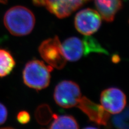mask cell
<instances>
[{
    "label": "cell",
    "instance_id": "1",
    "mask_svg": "<svg viewBox=\"0 0 129 129\" xmlns=\"http://www.w3.org/2000/svg\"><path fill=\"white\" fill-rule=\"evenodd\" d=\"M35 17L28 8L15 6L8 10L4 16V24L10 33L16 36L30 34L35 25Z\"/></svg>",
    "mask_w": 129,
    "mask_h": 129
},
{
    "label": "cell",
    "instance_id": "2",
    "mask_svg": "<svg viewBox=\"0 0 129 129\" xmlns=\"http://www.w3.org/2000/svg\"><path fill=\"white\" fill-rule=\"evenodd\" d=\"M53 68L42 61L32 60L28 62L23 71V79L27 87L36 90L46 88L50 82V73Z\"/></svg>",
    "mask_w": 129,
    "mask_h": 129
},
{
    "label": "cell",
    "instance_id": "3",
    "mask_svg": "<svg viewBox=\"0 0 129 129\" xmlns=\"http://www.w3.org/2000/svg\"><path fill=\"white\" fill-rule=\"evenodd\" d=\"M39 52L42 58L52 67L61 70L66 65L67 59L57 36L43 41L39 47Z\"/></svg>",
    "mask_w": 129,
    "mask_h": 129
},
{
    "label": "cell",
    "instance_id": "4",
    "mask_svg": "<svg viewBox=\"0 0 129 129\" xmlns=\"http://www.w3.org/2000/svg\"><path fill=\"white\" fill-rule=\"evenodd\" d=\"M79 86L71 81H63L55 87L54 99L56 103L63 108L77 106L81 98Z\"/></svg>",
    "mask_w": 129,
    "mask_h": 129
},
{
    "label": "cell",
    "instance_id": "5",
    "mask_svg": "<svg viewBox=\"0 0 129 129\" xmlns=\"http://www.w3.org/2000/svg\"><path fill=\"white\" fill-rule=\"evenodd\" d=\"M101 23V17L98 12L90 8L79 11L74 18L76 29L85 36H90L98 31Z\"/></svg>",
    "mask_w": 129,
    "mask_h": 129
},
{
    "label": "cell",
    "instance_id": "6",
    "mask_svg": "<svg viewBox=\"0 0 129 129\" xmlns=\"http://www.w3.org/2000/svg\"><path fill=\"white\" fill-rule=\"evenodd\" d=\"M100 101L109 113L116 114L122 111L126 106V98L124 92L117 88H109L101 94Z\"/></svg>",
    "mask_w": 129,
    "mask_h": 129
},
{
    "label": "cell",
    "instance_id": "7",
    "mask_svg": "<svg viewBox=\"0 0 129 129\" xmlns=\"http://www.w3.org/2000/svg\"><path fill=\"white\" fill-rule=\"evenodd\" d=\"M77 107L91 121L101 125L106 126L108 125L110 114L102 106L92 102L86 97H82Z\"/></svg>",
    "mask_w": 129,
    "mask_h": 129
},
{
    "label": "cell",
    "instance_id": "8",
    "mask_svg": "<svg viewBox=\"0 0 129 129\" xmlns=\"http://www.w3.org/2000/svg\"><path fill=\"white\" fill-rule=\"evenodd\" d=\"M83 0H46L45 6L59 18L68 17L85 3Z\"/></svg>",
    "mask_w": 129,
    "mask_h": 129
},
{
    "label": "cell",
    "instance_id": "9",
    "mask_svg": "<svg viewBox=\"0 0 129 129\" xmlns=\"http://www.w3.org/2000/svg\"><path fill=\"white\" fill-rule=\"evenodd\" d=\"M62 49L67 60L76 61L83 55L86 56V48L83 39L72 37L67 38L61 44Z\"/></svg>",
    "mask_w": 129,
    "mask_h": 129
},
{
    "label": "cell",
    "instance_id": "10",
    "mask_svg": "<svg viewBox=\"0 0 129 129\" xmlns=\"http://www.w3.org/2000/svg\"><path fill=\"white\" fill-rule=\"evenodd\" d=\"M100 15L107 22L114 21L116 14L123 7L122 0H95Z\"/></svg>",
    "mask_w": 129,
    "mask_h": 129
},
{
    "label": "cell",
    "instance_id": "11",
    "mask_svg": "<svg viewBox=\"0 0 129 129\" xmlns=\"http://www.w3.org/2000/svg\"><path fill=\"white\" fill-rule=\"evenodd\" d=\"M15 64V60L10 52L0 48V77L9 75L13 71Z\"/></svg>",
    "mask_w": 129,
    "mask_h": 129
},
{
    "label": "cell",
    "instance_id": "12",
    "mask_svg": "<svg viewBox=\"0 0 129 129\" xmlns=\"http://www.w3.org/2000/svg\"><path fill=\"white\" fill-rule=\"evenodd\" d=\"M53 118L54 120L50 129H79L76 120L71 116H57L54 115Z\"/></svg>",
    "mask_w": 129,
    "mask_h": 129
},
{
    "label": "cell",
    "instance_id": "13",
    "mask_svg": "<svg viewBox=\"0 0 129 129\" xmlns=\"http://www.w3.org/2000/svg\"><path fill=\"white\" fill-rule=\"evenodd\" d=\"M36 118L40 124H46L49 122L51 117V111L50 108L46 105L40 106L36 113Z\"/></svg>",
    "mask_w": 129,
    "mask_h": 129
},
{
    "label": "cell",
    "instance_id": "14",
    "mask_svg": "<svg viewBox=\"0 0 129 129\" xmlns=\"http://www.w3.org/2000/svg\"><path fill=\"white\" fill-rule=\"evenodd\" d=\"M17 119L18 122L22 124H25L29 122L30 120V114L27 111H22L19 112L17 116Z\"/></svg>",
    "mask_w": 129,
    "mask_h": 129
},
{
    "label": "cell",
    "instance_id": "15",
    "mask_svg": "<svg viewBox=\"0 0 129 129\" xmlns=\"http://www.w3.org/2000/svg\"><path fill=\"white\" fill-rule=\"evenodd\" d=\"M8 117V111L6 107L0 103V125L6 122Z\"/></svg>",
    "mask_w": 129,
    "mask_h": 129
},
{
    "label": "cell",
    "instance_id": "16",
    "mask_svg": "<svg viewBox=\"0 0 129 129\" xmlns=\"http://www.w3.org/2000/svg\"><path fill=\"white\" fill-rule=\"evenodd\" d=\"M34 4L37 6H43L46 5V0H32Z\"/></svg>",
    "mask_w": 129,
    "mask_h": 129
},
{
    "label": "cell",
    "instance_id": "17",
    "mask_svg": "<svg viewBox=\"0 0 129 129\" xmlns=\"http://www.w3.org/2000/svg\"><path fill=\"white\" fill-rule=\"evenodd\" d=\"M8 0H0V3H3V4H6L7 3Z\"/></svg>",
    "mask_w": 129,
    "mask_h": 129
},
{
    "label": "cell",
    "instance_id": "18",
    "mask_svg": "<svg viewBox=\"0 0 129 129\" xmlns=\"http://www.w3.org/2000/svg\"><path fill=\"white\" fill-rule=\"evenodd\" d=\"M83 129H98V128H97L96 127H87L84 128Z\"/></svg>",
    "mask_w": 129,
    "mask_h": 129
},
{
    "label": "cell",
    "instance_id": "19",
    "mask_svg": "<svg viewBox=\"0 0 129 129\" xmlns=\"http://www.w3.org/2000/svg\"><path fill=\"white\" fill-rule=\"evenodd\" d=\"M1 129H13V128H9V127H7V128H1Z\"/></svg>",
    "mask_w": 129,
    "mask_h": 129
},
{
    "label": "cell",
    "instance_id": "20",
    "mask_svg": "<svg viewBox=\"0 0 129 129\" xmlns=\"http://www.w3.org/2000/svg\"><path fill=\"white\" fill-rule=\"evenodd\" d=\"M83 1H84L86 2H87L88 1H90V0H83Z\"/></svg>",
    "mask_w": 129,
    "mask_h": 129
}]
</instances>
